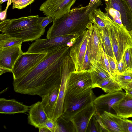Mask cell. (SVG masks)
I'll use <instances>...</instances> for the list:
<instances>
[{
	"instance_id": "603a6c76",
	"label": "cell",
	"mask_w": 132,
	"mask_h": 132,
	"mask_svg": "<svg viewBox=\"0 0 132 132\" xmlns=\"http://www.w3.org/2000/svg\"><path fill=\"white\" fill-rule=\"evenodd\" d=\"M102 122L108 132H123L112 115V113L106 111L100 115Z\"/></svg>"
},
{
	"instance_id": "b9f144b4",
	"label": "cell",
	"mask_w": 132,
	"mask_h": 132,
	"mask_svg": "<svg viewBox=\"0 0 132 132\" xmlns=\"http://www.w3.org/2000/svg\"><path fill=\"white\" fill-rule=\"evenodd\" d=\"M12 72L11 71L5 68L0 66V75L7 72Z\"/></svg>"
},
{
	"instance_id": "9a60e30c",
	"label": "cell",
	"mask_w": 132,
	"mask_h": 132,
	"mask_svg": "<svg viewBox=\"0 0 132 132\" xmlns=\"http://www.w3.org/2000/svg\"><path fill=\"white\" fill-rule=\"evenodd\" d=\"M97 111L93 103L77 114L70 120L76 132H86L89 121Z\"/></svg>"
},
{
	"instance_id": "e575fe53",
	"label": "cell",
	"mask_w": 132,
	"mask_h": 132,
	"mask_svg": "<svg viewBox=\"0 0 132 132\" xmlns=\"http://www.w3.org/2000/svg\"><path fill=\"white\" fill-rule=\"evenodd\" d=\"M44 126L47 127L51 132H57V123L56 121L48 119L44 124Z\"/></svg>"
},
{
	"instance_id": "8d00e7d4",
	"label": "cell",
	"mask_w": 132,
	"mask_h": 132,
	"mask_svg": "<svg viewBox=\"0 0 132 132\" xmlns=\"http://www.w3.org/2000/svg\"><path fill=\"white\" fill-rule=\"evenodd\" d=\"M38 20L39 23L44 29H45L46 26L53 21V19L50 16H47L45 17H39Z\"/></svg>"
},
{
	"instance_id": "44dd1931",
	"label": "cell",
	"mask_w": 132,
	"mask_h": 132,
	"mask_svg": "<svg viewBox=\"0 0 132 132\" xmlns=\"http://www.w3.org/2000/svg\"><path fill=\"white\" fill-rule=\"evenodd\" d=\"M60 87H56L50 93L41 97V104L49 119H52L57 100Z\"/></svg>"
},
{
	"instance_id": "ee69618b",
	"label": "cell",
	"mask_w": 132,
	"mask_h": 132,
	"mask_svg": "<svg viewBox=\"0 0 132 132\" xmlns=\"http://www.w3.org/2000/svg\"><path fill=\"white\" fill-rule=\"evenodd\" d=\"M126 93L128 94L130 96L132 97V90L129 89H126L125 90Z\"/></svg>"
},
{
	"instance_id": "d4e9b609",
	"label": "cell",
	"mask_w": 132,
	"mask_h": 132,
	"mask_svg": "<svg viewBox=\"0 0 132 132\" xmlns=\"http://www.w3.org/2000/svg\"><path fill=\"white\" fill-rule=\"evenodd\" d=\"M99 88L106 93H111L122 91V89L112 78L104 79L91 87L92 89Z\"/></svg>"
},
{
	"instance_id": "8992f818",
	"label": "cell",
	"mask_w": 132,
	"mask_h": 132,
	"mask_svg": "<svg viewBox=\"0 0 132 132\" xmlns=\"http://www.w3.org/2000/svg\"><path fill=\"white\" fill-rule=\"evenodd\" d=\"M108 27L116 62L121 59L126 49L132 47V38L125 27H121L113 21Z\"/></svg>"
},
{
	"instance_id": "5b68a950",
	"label": "cell",
	"mask_w": 132,
	"mask_h": 132,
	"mask_svg": "<svg viewBox=\"0 0 132 132\" xmlns=\"http://www.w3.org/2000/svg\"><path fill=\"white\" fill-rule=\"evenodd\" d=\"M96 98L91 88L78 94H71L66 92L61 116L66 120H70L77 114L92 104Z\"/></svg>"
},
{
	"instance_id": "5bb4252c",
	"label": "cell",
	"mask_w": 132,
	"mask_h": 132,
	"mask_svg": "<svg viewBox=\"0 0 132 132\" xmlns=\"http://www.w3.org/2000/svg\"><path fill=\"white\" fill-rule=\"evenodd\" d=\"M126 94V93L122 91L108 93L96 97L93 101V104L97 111L100 114L104 111L106 107H108V111L110 112L112 106L122 99Z\"/></svg>"
},
{
	"instance_id": "ac0fdd59",
	"label": "cell",
	"mask_w": 132,
	"mask_h": 132,
	"mask_svg": "<svg viewBox=\"0 0 132 132\" xmlns=\"http://www.w3.org/2000/svg\"><path fill=\"white\" fill-rule=\"evenodd\" d=\"M48 119L41 102L38 101L30 106L28 117L29 124L38 128L43 126Z\"/></svg>"
},
{
	"instance_id": "4fadbf2b",
	"label": "cell",
	"mask_w": 132,
	"mask_h": 132,
	"mask_svg": "<svg viewBox=\"0 0 132 132\" xmlns=\"http://www.w3.org/2000/svg\"><path fill=\"white\" fill-rule=\"evenodd\" d=\"M93 29L87 46V50L90 59L94 60L104 65L103 49L98 28L93 24Z\"/></svg>"
},
{
	"instance_id": "cb8c5ba5",
	"label": "cell",
	"mask_w": 132,
	"mask_h": 132,
	"mask_svg": "<svg viewBox=\"0 0 132 132\" xmlns=\"http://www.w3.org/2000/svg\"><path fill=\"white\" fill-rule=\"evenodd\" d=\"M113 21L100 8L95 9L94 12L92 23L94 24L98 28H104L111 24Z\"/></svg>"
},
{
	"instance_id": "ffe728a7",
	"label": "cell",
	"mask_w": 132,
	"mask_h": 132,
	"mask_svg": "<svg viewBox=\"0 0 132 132\" xmlns=\"http://www.w3.org/2000/svg\"><path fill=\"white\" fill-rule=\"evenodd\" d=\"M112 108L116 114L123 119L132 117V97L127 94Z\"/></svg>"
},
{
	"instance_id": "f907efd6",
	"label": "cell",
	"mask_w": 132,
	"mask_h": 132,
	"mask_svg": "<svg viewBox=\"0 0 132 132\" xmlns=\"http://www.w3.org/2000/svg\"><path fill=\"white\" fill-rule=\"evenodd\" d=\"M129 32L132 38V30L129 31Z\"/></svg>"
},
{
	"instance_id": "277c9868",
	"label": "cell",
	"mask_w": 132,
	"mask_h": 132,
	"mask_svg": "<svg viewBox=\"0 0 132 132\" xmlns=\"http://www.w3.org/2000/svg\"><path fill=\"white\" fill-rule=\"evenodd\" d=\"M70 49V47L65 44L47 52L44 59L32 69L18 79L13 80L14 91L19 93L57 60L69 56Z\"/></svg>"
},
{
	"instance_id": "484cf974",
	"label": "cell",
	"mask_w": 132,
	"mask_h": 132,
	"mask_svg": "<svg viewBox=\"0 0 132 132\" xmlns=\"http://www.w3.org/2000/svg\"><path fill=\"white\" fill-rule=\"evenodd\" d=\"M108 26L104 28L98 29L105 52L107 55L113 59L116 62L110 39Z\"/></svg>"
},
{
	"instance_id": "8fae6325",
	"label": "cell",
	"mask_w": 132,
	"mask_h": 132,
	"mask_svg": "<svg viewBox=\"0 0 132 132\" xmlns=\"http://www.w3.org/2000/svg\"><path fill=\"white\" fill-rule=\"evenodd\" d=\"M75 70L74 63L69 56L64 59L61 81L57 100L52 120L56 121L63 113L64 101L67 91V81L70 72Z\"/></svg>"
},
{
	"instance_id": "83f0119b",
	"label": "cell",
	"mask_w": 132,
	"mask_h": 132,
	"mask_svg": "<svg viewBox=\"0 0 132 132\" xmlns=\"http://www.w3.org/2000/svg\"><path fill=\"white\" fill-rule=\"evenodd\" d=\"M112 78L122 89L125 90L132 80V72L127 71L122 74L115 75Z\"/></svg>"
},
{
	"instance_id": "f1b7e54d",
	"label": "cell",
	"mask_w": 132,
	"mask_h": 132,
	"mask_svg": "<svg viewBox=\"0 0 132 132\" xmlns=\"http://www.w3.org/2000/svg\"><path fill=\"white\" fill-rule=\"evenodd\" d=\"M57 132H76L73 124L71 120L65 119L61 116L56 121Z\"/></svg>"
},
{
	"instance_id": "681fc988",
	"label": "cell",
	"mask_w": 132,
	"mask_h": 132,
	"mask_svg": "<svg viewBox=\"0 0 132 132\" xmlns=\"http://www.w3.org/2000/svg\"><path fill=\"white\" fill-rule=\"evenodd\" d=\"M101 0H94V2L93 4H94L95 3H96L98 2L99 1Z\"/></svg>"
},
{
	"instance_id": "f35d334b",
	"label": "cell",
	"mask_w": 132,
	"mask_h": 132,
	"mask_svg": "<svg viewBox=\"0 0 132 132\" xmlns=\"http://www.w3.org/2000/svg\"><path fill=\"white\" fill-rule=\"evenodd\" d=\"M104 69L108 73L111 77L112 78L107 55L104 51Z\"/></svg>"
},
{
	"instance_id": "6da1fadb",
	"label": "cell",
	"mask_w": 132,
	"mask_h": 132,
	"mask_svg": "<svg viewBox=\"0 0 132 132\" xmlns=\"http://www.w3.org/2000/svg\"><path fill=\"white\" fill-rule=\"evenodd\" d=\"M101 3V0L89 9L88 5L72 9L67 15L53 21L47 32V38L68 35L79 37L92 23L94 10Z\"/></svg>"
},
{
	"instance_id": "52a82bcc",
	"label": "cell",
	"mask_w": 132,
	"mask_h": 132,
	"mask_svg": "<svg viewBox=\"0 0 132 132\" xmlns=\"http://www.w3.org/2000/svg\"><path fill=\"white\" fill-rule=\"evenodd\" d=\"M93 29V24L90 23L87 29L78 37L72 46L70 47L69 56L74 63L76 71L83 70L84 58Z\"/></svg>"
},
{
	"instance_id": "d6986e66",
	"label": "cell",
	"mask_w": 132,
	"mask_h": 132,
	"mask_svg": "<svg viewBox=\"0 0 132 132\" xmlns=\"http://www.w3.org/2000/svg\"><path fill=\"white\" fill-rule=\"evenodd\" d=\"M30 106L24 104L15 99H0V113L8 114L24 113L29 111Z\"/></svg>"
},
{
	"instance_id": "7a4b0ae2",
	"label": "cell",
	"mask_w": 132,
	"mask_h": 132,
	"mask_svg": "<svg viewBox=\"0 0 132 132\" xmlns=\"http://www.w3.org/2000/svg\"><path fill=\"white\" fill-rule=\"evenodd\" d=\"M39 17L38 15H30L6 19L0 22V31L20 39L23 42L35 41L45 31L39 23Z\"/></svg>"
},
{
	"instance_id": "60d3db41",
	"label": "cell",
	"mask_w": 132,
	"mask_h": 132,
	"mask_svg": "<svg viewBox=\"0 0 132 132\" xmlns=\"http://www.w3.org/2000/svg\"><path fill=\"white\" fill-rule=\"evenodd\" d=\"M128 132H132V120L125 119Z\"/></svg>"
},
{
	"instance_id": "e0dca14e",
	"label": "cell",
	"mask_w": 132,
	"mask_h": 132,
	"mask_svg": "<svg viewBox=\"0 0 132 132\" xmlns=\"http://www.w3.org/2000/svg\"><path fill=\"white\" fill-rule=\"evenodd\" d=\"M21 44L7 49L0 50V66L7 69L12 72L18 58L23 52Z\"/></svg>"
},
{
	"instance_id": "4316f807",
	"label": "cell",
	"mask_w": 132,
	"mask_h": 132,
	"mask_svg": "<svg viewBox=\"0 0 132 132\" xmlns=\"http://www.w3.org/2000/svg\"><path fill=\"white\" fill-rule=\"evenodd\" d=\"M22 40L3 33L0 35V50H3L21 44Z\"/></svg>"
},
{
	"instance_id": "9c48e42d",
	"label": "cell",
	"mask_w": 132,
	"mask_h": 132,
	"mask_svg": "<svg viewBox=\"0 0 132 132\" xmlns=\"http://www.w3.org/2000/svg\"><path fill=\"white\" fill-rule=\"evenodd\" d=\"M92 82L88 70L71 71L68 76L67 92L69 94H78L91 88Z\"/></svg>"
},
{
	"instance_id": "2e32d148",
	"label": "cell",
	"mask_w": 132,
	"mask_h": 132,
	"mask_svg": "<svg viewBox=\"0 0 132 132\" xmlns=\"http://www.w3.org/2000/svg\"><path fill=\"white\" fill-rule=\"evenodd\" d=\"M106 7L113 8L119 11L123 24L129 31L132 30V11L126 0H109L105 2Z\"/></svg>"
},
{
	"instance_id": "1f68e13d",
	"label": "cell",
	"mask_w": 132,
	"mask_h": 132,
	"mask_svg": "<svg viewBox=\"0 0 132 132\" xmlns=\"http://www.w3.org/2000/svg\"><path fill=\"white\" fill-rule=\"evenodd\" d=\"M87 132H102L99 122L94 115L92 116L89 121Z\"/></svg>"
},
{
	"instance_id": "f6af8a7d",
	"label": "cell",
	"mask_w": 132,
	"mask_h": 132,
	"mask_svg": "<svg viewBox=\"0 0 132 132\" xmlns=\"http://www.w3.org/2000/svg\"><path fill=\"white\" fill-rule=\"evenodd\" d=\"M94 0H90L89 4L88 5V9H89L94 4H93Z\"/></svg>"
},
{
	"instance_id": "74e56055",
	"label": "cell",
	"mask_w": 132,
	"mask_h": 132,
	"mask_svg": "<svg viewBox=\"0 0 132 132\" xmlns=\"http://www.w3.org/2000/svg\"><path fill=\"white\" fill-rule=\"evenodd\" d=\"M90 66V59L87 50L84 60L83 70H88Z\"/></svg>"
},
{
	"instance_id": "ab89813d",
	"label": "cell",
	"mask_w": 132,
	"mask_h": 132,
	"mask_svg": "<svg viewBox=\"0 0 132 132\" xmlns=\"http://www.w3.org/2000/svg\"><path fill=\"white\" fill-rule=\"evenodd\" d=\"M12 3V0H8L7 6L5 9L4 10L2 11L1 10L0 19L1 21H3L5 20L6 18L7 10L9 6Z\"/></svg>"
},
{
	"instance_id": "7bdbcfd3",
	"label": "cell",
	"mask_w": 132,
	"mask_h": 132,
	"mask_svg": "<svg viewBox=\"0 0 132 132\" xmlns=\"http://www.w3.org/2000/svg\"><path fill=\"white\" fill-rule=\"evenodd\" d=\"M39 132H50L49 129L45 126H43L38 128Z\"/></svg>"
},
{
	"instance_id": "4dcf8cb0",
	"label": "cell",
	"mask_w": 132,
	"mask_h": 132,
	"mask_svg": "<svg viewBox=\"0 0 132 132\" xmlns=\"http://www.w3.org/2000/svg\"><path fill=\"white\" fill-rule=\"evenodd\" d=\"M122 57L128 71L132 72V47L126 50Z\"/></svg>"
},
{
	"instance_id": "ba28073f",
	"label": "cell",
	"mask_w": 132,
	"mask_h": 132,
	"mask_svg": "<svg viewBox=\"0 0 132 132\" xmlns=\"http://www.w3.org/2000/svg\"><path fill=\"white\" fill-rule=\"evenodd\" d=\"M47 53L23 52L15 63L12 73L13 80L18 79L32 69L44 58Z\"/></svg>"
},
{
	"instance_id": "d590c367",
	"label": "cell",
	"mask_w": 132,
	"mask_h": 132,
	"mask_svg": "<svg viewBox=\"0 0 132 132\" xmlns=\"http://www.w3.org/2000/svg\"><path fill=\"white\" fill-rule=\"evenodd\" d=\"M116 63L119 74H121L126 71H128L127 67L122 57L121 60L117 61Z\"/></svg>"
},
{
	"instance_id": "c3c4849f",
	"label": "cell",
	"mask_w": 132,
	"mask_h": 132,
	"mask_svg": "<svg viewBox=\"0 0 132 132\" xmlns=\"http://www.w3.org/2000/svg\"><path fill=\"white\" fill-rule=\"evenodd\" d=\"M8 1V0H0V4H1L3 3Z\"/></svg>"
},
{
	"instance_id": "7402d4cb",
	"label": "cell",
	"mask_w": 132,
	"mask_h": 132,
	"mask_svg": "<svg viewBox=\"0 0 132 132\" xmlns=\"http://www.w3.org/2000/svg\"><path fill=\"white\" fill-rule=\"evenodd\" d=\"M90 63V66L88 71L91 77L92 82L91 87L102 80L111 77L108 73L103 68L101 64L94 60H91Z\"/></svg>"
},
{
	"instance_id": "30bf717a",
	"label": "cell",
	"mask_w": 132,
	"mask_h": 132,
	"mask_svg": "<svg viewBox=\"0 0 132 132\" xmlns=\"http://www.w3.org/2000/svg\"><path fill=\"white\" fill-rule=\"evenodd\" d=\"M76 0H46L41 5L39 10L53 21L69 13Z\"/></svg>"
},
{
	"instance_id": "7dc6e473",
	"label": "cell",
	"mask_w": 132,
	"mask_h": 132,
	"mask_svg": "<svg viewBox=\"0 0 132 132\" xmlns=\"http://www.w3.org/2000/svg\"><path fill=\"white\" fill-rule=\"evenodd\" d=\"M126 89H129L132 90V82L130 83L126 87Z\"/></svg>"
},
{
	"instance_id": "7c38bea8",
	"label": "cell",
	"mask_w": 132,
	"mask_h": 132,
	"mask_svg": "<svg viewBox=\"0 0 132 132\" xmlns=\"http://www.w3.org/2000/svg\"><path fill=\"white\" fill-rule=\"evenodd\" d=\"M78 37L68 35L45 39L39 38L31 44V50L33 53H47L61 45L67 44L71 40L77 39Z\"/></svg>"
},
{
	"instance_id": "816d5d0a",
	"label": "cell",
	"mask_w": 132,
	"mask_h": 132,
	"mask_svg": "<svg viewBox=\"0 0 132 132\" xmlns=\"http://www.w3.org/2000/svg\"><path fill=\"white\" fill-rule=\"evenodd\" d=\"M105 1V2H107L109 0H104Z\"/></svg>"
},
{
	"instance_id": "3957f363",
	"label": "cell",
	"mask_w": 132,
	"mask_h": 132,
	"mask_svg": "<svg viewBox=\"0 0 132 132\" xmlns=\"http://www.w3.org/2000/svg\"><path fill=\"white\" fill-rule=\"evenodd\" d=\"M66 57H61L52 64L19 93L32 95H37L42 97L56 87L60 86L63 61Z\"/></svg>"
},
{
	"instance_id": "836d02e7",
	"label": "cell",
	"mask_w": 132,
	"mask_h": 132,
	"mask_svg": "<svg viewBox=\"0 0 132 132\" xmlns=\"http://www.w3.org/2000/svg\"><path fill=\"white\" fill-rule=\"evenodd\" d=\"M112 78L114 75L119 74L116 63L112 57L107 55Z\"/></svg>"
},
{
	"instance_id": "d6a6232c",
	"label": "cell",
	"mask_w": 132,
	"mask_h": 132,
	"mask_svg": "<svg viewBox=\"0 0 132 132\" xmlns=\"http://www.w3.org/2000/svg\"><path fill=\"white\" fill-rule=\"evenodd\" d=\"M35 0H12L13 9H21L32 3Z\"/></svg>"
},
{
	"instance_id": "f5cc1de1",
	"label": "cell",
	"mask_w": 132,
	"mask_h": 132,
	"mask_svg": "<svg viewBox=\"0 0 132 132\" xmlns=\"http://www.w3.org/2000/svg\"><path fill=\"white\" fill-rule=\"evenodd\" d=\"M131 82H132V80H131ZM131 82H130V83H131Z\"/></svg>"
},
{
	"instance_id": "bcb514c9",
	"label": "cell",
	"mask_w": 132,
	"mask_h": 132,
	"mask_svg": "<svg viewBox=\"0 0 132 132\" xmlns=\"http://www.w3.org/2000/svg\"><path fill=\"white\" fill-rule=\"evenodd\" d=\"M132 11V0H126Z\"/></svg>"
},
{
	"instance_id": "f546056e",
	"label": "cell",
	"mask_w": 132,
	"mask_h": 132,
	"mask_svg": "<svg viewBox=\"0 0 132 132\" xmlns=\"http://www.w3.org/2000/svg\"><path fill=\"white\" fill-rule=\"evenodd\" d=\"M105 10L106 14L112 20L121 27H125L122 23L121 14L119 11L113 8L107 7L105 8Z\"/></svg>"
}]
</instances>
